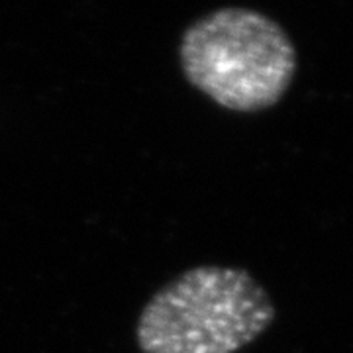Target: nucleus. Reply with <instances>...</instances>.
I'll return each instance as SVG.
<instances>
[{
    "instance_id": "f257e3e1",
    "label": "nucleus",
    "mask_w": 353,
    "mask_h": 353,
    "mask_svg": "<svg viewBox=\"0 0 353 353\" xmlns=\"http://www.w3.org/2000/svg\"><path fill=\"white\" fill-rule=\"evenodd\" d=\"M275 318L255 279L234 267L202 265L157 290L136 326L141 353H236Z\"/></svg>"
},
{
    "instance_id": "f03ea898",
    "label": "nucleus",
    "mask_w": 353,
    "mask_h": 353,
    "mask_svg": "<svg viewBox=\"0 0 353 353\" xmlns=\"http://www.w3.org/2000/svg\"><path fill=\"white\" fill-rule=\"evenodd\" d=\"M179 59L190 85L236 112L275 106L296 71L287 32L265 14L222 8L183 34Z\"/></svg>"
}]
</instances>
